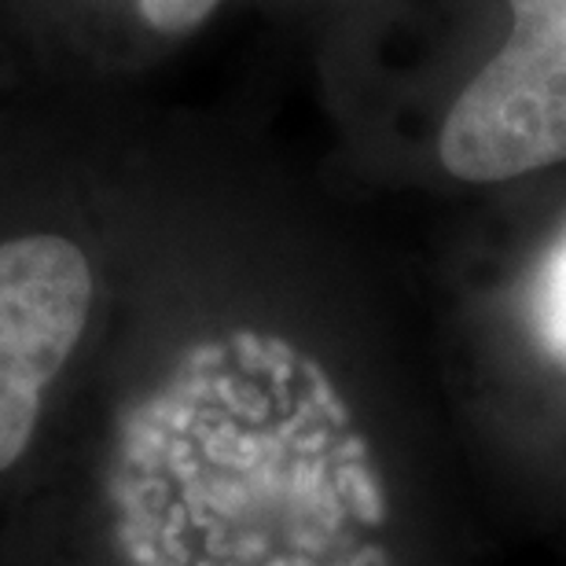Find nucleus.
<instances>
[{
  "label": "nucleus",
  "instance_id": "nucleus-4",
  "mask_svg": "<svg viewBox=\"0 0 566 566\" xmlns=\"http://www.w3.org/2000/svg\"><path fill=\"white\" fill-rule=\"evenodd\" d=\"M218 8L221 0H137L144 27L166 33V38H185V33L199 30Z\"/></svg>",
  "mask_w": 566,
  "mask_h": 566
},
{
  "label": "nucleus",
  "instance_id": "nucleus-1",
  "mask_svg": "<svg viewBox=\"0 0 566 566\" xmlns=\"http://www.w3.org/2000/svg\"><path fill=\"white\" fill-rule=\"evenodd\" d=\"M512 33L452 99L438 133L446 174L468 185L566 163V0H507Z\"/></svg>",
  "mask_w": 566,
  "mask_h": 566
},
{
  "label": "nucleus",
  "instance_id": "nucleus-3",
  "mask_svg": "<svg viewBox=\"0 0 566 566\" xmlns=\"http://www.w3.org/2000/svg\"><path fill=\"white\" fill-rule=\"evenodd\" d=\"M526 321L541 354L566 368V221L534 262L526 287Z\"/></svg>",
  "mask_w": 566,
  "mask_h": 566
},
{
  "label": "nucleus",
  "instance_id": "nucleus-2",
  "mask_svg": "<svg viewBox=\"0 0 566 566\" xmlns=\"http://www.w3.org/2000/svg\"><path fill=\"white\" fill-rule=\"evenodd\" d=\"M93 291L88 254L66 235L0 240V471L27 452L44 394L85 335Z\"/></svg>",
  "mask_w": 566,
  "mask_h": 566
}]
</instances>
